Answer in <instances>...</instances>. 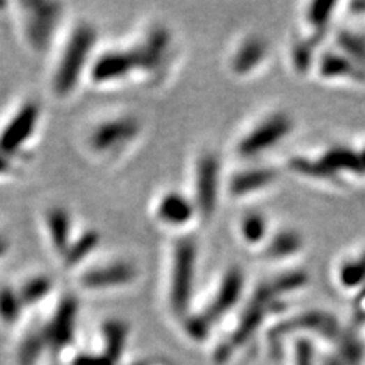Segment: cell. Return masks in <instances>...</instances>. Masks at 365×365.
<instances>
[{
	"instance_id": "6da1fadb",
	"label": "cell",
	"mask_w": 365,
	"mask_h": 365,
	"mask_svg": "<svg viewBox=\"0 0 365 365\" xmlns=\"http://www.w3.org/2000/svg\"><path fill=\"white\" fill-rule=\"evenodd\" d=\"M98 32L88 22H77L61 36L49 73V90L55 99H68L87 77L95 58Z\"/></svg>"
},
{
	"instance_id": "7a4b0ae2",
	"label": "cell",
	"mask_w": 365,
	"mask_h": 365,
	"mask_svg": "<svg viewBox=\"0 0 365 365\" xmlns=\"http://www.w3.org/2000/svg\"><path fill=\"white\" fill-rule=\"evenodd\" d=\"M306 281H308V274L303 271H294L270 281H265V284L257 288L251 300L248 302L247 309L244 311L242 318H240L233 335L230 336L226 344H222L218 348V361H226L231 352H235L238 347L245 344L250 339V336L263 323L267 313H271L272 311L280 308L281 303L279 302L281 295L302 288Z\"/></svg>"
},
{
	"instance_id": "3957f363",
	"label": "cell",
	"mask_w": 365,
	"mask_h": 365,
	"mask_svg": "<svg viewBox=\"0 0 365 365\" xmlns=\"http://www.w3.org/2000/svg\"><path fill=\"white\" fill-rule=\"evenodd\" d=\"M15 26L29 52L47 55L61 40L65 8L60 2H15L11 5Z\"/></svg>"
},
{
	"instance_id": "277c9868",
	"label": "cell",
	"mask_w": 365,
	"mask_h": 365,
	"mask_svg": "<svg viewBox=\"0 0 365 365\" xmlns=\"http://www.w3.org/2000/svg\"><path fill=\"white\" fill-rule=\"evenodd\" d=\"M43 118V110L36 99H24L0 125V151L20 160L34 142Z\"/></svg>"
},
{
	"instance_id": "5b68a950",
	"label": "cell",
	"mask_w": 365,
	"mask_h": 365,
	"mask_svg": "<svg viewBox=\"0 0 365 365\" xmlns=\"http://www.w3.org/2000/svg\"><path fill=\"white\" fill-rule=\"evenodd\" d=\"M244 289V274L239 268H230L224 276L217 295L213 297L209 308H205L200 315L187 320L186 329L194 339H203L212 326L224 313H227L239 302Z\"/></svg>"
},
{
	"instance_id": "8992f818",
	"label": "cell",
	"mask_w": 365,
	"mask_h": 365,
	"mask_svg": "<svg viewBox=\"0 0 365 365\" xmlns=\"http://www.w3.org/2000/svg\"><path fill=\"white\" fill-rule=\"evenodd\" d=\"M196 265V244L194 239L182 238L173 248L171 277V308L177 315L187 313L192 297Z\"/></svg>"
},
{
	"instance_id": "52a82bcc",
	"label": "cell",
	"mask_w": 365,
	"mask_h": 365,
	"mask_svg": "<svg viewBox=\"0 0 365 365\" xmlns=\"http://www.w3.org/2000/svg\"><path fill=\"white\" fill-rule=\"evenodd\" d=\"M140 125L131 116H118L98 122L86 136V146L93 155L118 153L139 134Z\"/></svg>"
},
{
	"instance_id": "ba28073f",
	"label": "cell",
	"mask_w": 365,
	"mask_h": 365,
	"mask_svg": "<svg viewBox=\"0 0 365 365\" xmlns=\"http://www.w3.org/2000/svg\"><path fill=\"white\" fill-rule=\"evenodd\" d=\"M79 313V302L77 295L64 294L56 300L51 317L41 326V334L47 345V350L60 352L70 345L77 334Z\"/></svg>"
},
{
	"instance_id": "9c48e42d",
	"label": "cell",
	"mask_w": 365,
	"mask_h": 365,
	"mask_svg": "<svg viewBox=\"0 0 365 365\" xmlns=\"http://www.w3.org/2000/svg\"><path fill=\"white\" fill-rule=\"evenodd\" d=\"M136 276L134 265L127 261H113L82 268L78 272V285L87 291H107L132 284Z\"/></svg>"
},
{
	"instance_id": "30bf717a",
	"label": "cell",
	"mask_w": 365,
	"mask_h": 365,
	"mask_svg": "<svg viewBox=\"0 0 365 365\" xmlns=\"http://www.w3.org/2000/svg\"><path fill=\"white\" fill-rule=\"evenodd\" d=\"M41 228L49 250L61 261L77 236L70 210L61 204L47 205L41 215Z\"/></svg>"
},
{
	"instance_id": "8fae6325",
	"label": "cell",
	"mask_w": 365,
	"mask_h": 365,
	"mask_svg": "<svg viewBox=\"0 0 365 365\" xmlns=\"http://www.w3.org/2000/svg\"><path fill=\"white\" fill-rule=\"evenodd\" d=\"M293 128V121L284 113L272 114L267 121L259 123L254 130L240 140L239 153L245 157L257 155L285 139Z\"/></svg>"
},
{
	"instance_id": "7c38bea8",
	"label": "cell",
	"mask_w": 365,
	"mask_h": 365,
	"mask_svg": "<svg viewBox=\"0 0 365 365\" xmlns=\"http://www.w3.org/2000/svg\"><path fill=\"white\" fill-rule=\"evenodd\" d=\"M132 72H136V65L130 49L128 51L109 49V51L95 55L87 78L95 86H107L128 78Z\"/></svg>"
},
{
	"instance_id": "4fadbf2b",
	"label": "cell",
	"mask_w": 365,
	"mask_h": 365,
	"mask_svg": "<svg viewBox=\"0 0 365 365\" xmlns=\"http://www.w3.org/2000/svg\"><path fill=\"white\" fill-rule=\"evenodd\" d=\"M219 163L213 154H204L196 166V209L204 218L217 209Z\"/></svg>"
},
{
	"instance_id": "5bb4252c",
	"label": "cell",
	"mask_w": 365,
	"mask_h": 365,
	"mask_svg": "<svg viewBox=\"0 0 365 365\" xmlns=\"http://www.w3.org/2000/svg\"><path fill=\"white\" fill-rule=\"evenodd\" d=\"M171 45V36L166 28L157 26L145 37L142 43L130 49L132 60H134L136 72L148 70L153 72L163 63L166 51Z\"/></svg>"
},
{
	"instance_id": "9a60e30c",
	"label": "cell",
	"mask_w": 365,
	"mask_h": 365,
	"mask_svg": "<svg viewBox=\"0 0 365 365\" xmlns=\"http://www.w3.org/2000/svg\"><path fill=\"white\" fill-rule=\"evenodd\" d=\"M294 329L313 330V332H317L318 335L325 336V338H330V339H336L343 334L341 327H339V323L334 315H330L327 312H320V311L303 313L300 315V317L284 323V325H281L279 330L276 332V335L288 334V332H291Z\"/></svg>"
},
{
	"instance_id": "2e32d148",
	"label": "cell",
	"mask_w": 365,
	"mask_h": 365,
	"mask_svg": "<svg viewBox=\"0 0 365 365\" xmlns=\"http://www.w3.org/2000/svg\"><path fill=\"white\" fill-rule=\"evenodd\" d=\"M15 288H17L24 309H28L46 302L55 293V281L54 277L46 272H32L24 276Z\"/></svg>"
},
{
	"instance_id": "e0dca14e",
	"label": "cell",
	"mask_w": 365,
	"mask_h": 365,
	"mask_svg": "<svg viewBox=\"0 0 365 365\" xmlns=\"http://www.w3.org/2000/svg\"><path fill=\"white\" fill-rule=\"evenodd\" d=\"M99 242H101V235H99V231L93 228H88L81 231V233H77L73 242L69 247L68 253H65L63 259L60 261L64 270L73 271L84 267L86 261L99 247Z\"/></svg>"
},
{
	"instance_id": "ac0fdd59",
	"label": "cell",
	"mask_w": 365,
	"mask_h": 365,
	"mask_svg": "<svg viewBox=\"0 0 365 365\" xmlns=\"http://www.w3.org/2000/svg\"><path fill=\"white\" fill-rule=\"evenodd\" d=\"M276 180V171L270 168H256L239 172L230 181V192L235 196H244L267 187Z\"/></svg>"
},
{
	"instance_id": "d6986e66",
	"label": "cell",
	"mask_w": 365,
	"mask_h": 365,
	"mask_svg": "<svg viewBox=\"0 0 365 365\" xmlns=\"http://www.w3.org/2000/svg\"><path fill=\"white\" fill-rule=\"evenodd\" d=\"M194 213H195V207L190 204L187 198L176 192L164 195L159 203V207H157V215H159V218L164 222L172 224V226H181V224H186L194 217Z\"/></svg>"
},
{
	"instance_id": "ffe728a7",
	"label": "cell",
	"mask_w": 365,
	"mask_h": 365,
	"mask_svg": "<svg viewBox=\"0 0 365 365\" xmlns=\"http://www.w3.org/2000/svg\"><path fill=\"white\" fill-rule=\"evenodd\" d=\"M267 43L261 37H251L239 46L233 58V70L238 75H247L259 65L267 56Z\"/></svg>"
},
{
	"instance_id": "44dd1931",
	"label": "cell",
	"mask_w": 365,
	"mask_h": 365,
	"mask_svg": "<svg viewBox=\"0 0 365 365\" xmlns=\"http://www.w3.org/2000/svg\"><path fill=\"white\" fill-rule=\"evenodd\" d=\"M320 72L326 78H355V79H365V70L362 65L355 63L345 55L338 54H326L321 58Z\"/></svg>"
},
{
	"instance_id": "7402d4cb",
	"label": "cell",
	"mask_w": 365,
	"mask_h": 365,
	"mask_svg": "<svg viewBox=\"0 0 365 365\" xmlns=\"http://www.w3.org/2000/svg\"><path fill=\"white\" fill-rule=\"evenodd\" d=\"M128 326L121 320H107L102 325V339H104V353L111 358L116 364L122 358L127 347L128 339Z\"/></svg>"
},
{
	"instance_id": "603a6c76",
	"label": "cell",
	"mask_w": 365,
	"mask_h": 365,
	"mask_svg": "<svg viewBox=\"0 0 365 365\" xmlns=\"http://www.w3.org/2000/svg\"><path fill=\"white\" fill-rule=\"evenodd\" d=\"M24 306L15 285H0V321L3 325H15L22 318Z\"/></svg>"
},
{
	"instance_id": "cb8c5ba5",
	"label": "cell",
	"mask_w": 365,
	"mask_h": 365,
	"mask_svg": "<svg viewBox=\"0 0 365 365\" xmlns=\"http://www.w3.org/2000/svg\"><path fill=\"white\" fill-rule=\"evenodd\" d=\"M47 350L46 341L41 334V329H32L22 338L17 348V359L20 365H36L38 359Z\"/></svg>"
},
{
	"instance_id": "d4e9b609",
	"label": "cell",
	"mask_w": 365,
	"mask_h": 365,
	"mask_svg": "<svg viewBox=\"0 0 365 365\" xmlns=\"http://www.w3.org/2000/svg\"><path fill=\"white\" fill-rule=\"evenodd\" d=\"M303 245L302 236L294 230H285L280 231L276 236L271 239V242L267 247V257H272V259H281V257H289L295 254L300 250Z\"/></svg>"
},
{
	"instance_id": "484cf974",
	"label": "cell",
	"mask_w": 365,
	"mask_h": 365,
	"mask_svg": "<svg viewBox=\"0 0 365 365\" xmlns=\"http://www.w3.org/2000/svg\"><path fill=\"white\" fill-rule=\"evenodd\" d=\"M362 358V344L356 335L345 334L339 341L338 353L334 359V365H356Z\"/></svg>"
},
{
	"instance_id": "4316f807",
	"label": "cell",
	"mask_w": 365,
	"mask_h": 365,
	"mask_svg": "<svg viewBox=\"0 0 365 365\" xmlns=\"http://www.w3.org/2000/svg\"><path fill=\"white\" fill-rule=\"evenodd\" d=\"M338 45L345 56L359 65L365 64V37L352 31H341L338 34Z\"/></svg>"
},
{
	"instance_id": "83f0119b",
	"label": "cell",
	"mask_w": 365,
	"mask_h": 365,
	"mask_svg": "<svg viewBox=\"0 0 365 365\" xmlns=\"http://www.w3.org/2000/svg\"><path fill=\"white\" fill-rule=\"evenodd\" d=\"M240 233H242L247 242H261L265 238V233H267V221L259 213L247 215L242 219V224H240Z\"/></svg>"
},
{
	"instance_id": "f1b7e54d",
	"label": "cell",
	"mask_w": 365,
	"mask_h": 365,
	"mask_svg": "<svg viewBox=\"0 0 365 365\" xmlns=\"http://www.w3.org/2000/svg\"><path fill=\"white\" fill-rule=\"evenodd\" d=\"M72 365H116V362L102 353H79L72 359Z\"/></svg>"
},
{
	"instance_id": "f546056e",
	"label": "cell",
	"mask_w": 365,
	"mask_h": 365,
	"mask_svg": "<svg viewBox=\"0 0 365 365\" xmlns=\"http://www.w3.org/2000/svg\"><path fill=\"white\" fill-rule=\"evenodd\" d=\"M295 365H313V348L309 341L300 339L295 345Z\"/></svg>"
},
{
	"instance_id": "4dcf8cb0",
	"label": "cell",
	"mask_w": 365,
	"mask_h": 365,
	"mask_svg": "<svg viewBox=\"0 0 365 365\" xmlns=\"http://www.w3.org/2000/svg\"><path fill=\"white\" fill-rule=\"evenodd\" d=\"M19 171V160L0 151V180L13 178Z\"/></svg>"
},
{
	"instance_id": "1f68e13d",
	"label": "cell",
	"mask_w": 365,
	"mask_h": 365,
	"mask_svg": "<svg viewBox=\"0 0 365 365\" xmlns=\"http://www.w3.org/2000/svg\"><path fill=\"white\" fill-rule=\"evenodd\" d=\"M6 251H8V242L0 236V259H2L3 254H6Z\"/></svg>"
},
{
	"instance_id": "d6a6232c",
	"label": "cell",
	"mask_w": 365,
	"mask_h": 365,
	"mask_svg": "<svg viewBox=\"0 0 365 365\" xmlns=\"http://www.w3.org/2000/svg\"><path fill=\"white\" fill-rule=\"evenodd\" d=\"M355 6L358 8L359 11H365V2H362V3H358V5H355Z\"/></svg>"
}]
</instances>
